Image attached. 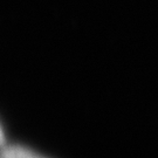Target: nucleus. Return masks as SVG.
Wrapping results in <instances>:
<instances>
[{"instance_id": "obj_1", "label": "nucleus", "mask_w": 158, "mask_h": 158, "mask_svg": "<svg viewBox=\"0 0 158 158\" xmlns=\"http://www.w3.org/2000/svg\"><path fill=\"white\" fill-rule=\"evenodd\" d=\"M1 158H40L39 156L34 155L26 149L18 147H12L8 148L2 151V156Z\"/></svg>"}]
</instances>
